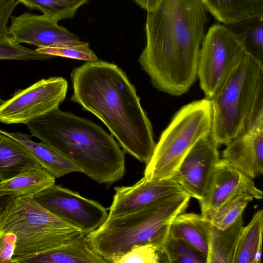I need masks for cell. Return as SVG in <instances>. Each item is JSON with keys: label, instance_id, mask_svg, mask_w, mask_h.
Masks as SVG:
<instances>
[{"label": "cell", "instance_id": "1", "mask_svg": "<svg viewBox=\"0 0 263 263\" xmlns=\"http://www.w3.org/2000/svg\"><path fill=\"white\" fill-rule=\"evenodd\" d=\"M206 12L201 0H160L147 12L146 44L138 61L158 90L180 96L196 81Z\"/></svg>", "mask_w": 263, "mask_h": 263}, {"label": "cell", "instance_id": "2", "mask_svg": "<svg viewBox=\"0 0 263 263\" xmlns=\"http://www.w3.org/2000/svg\"><path fill=\"white\" fill-rule=\"evenodd\" d=\"M70 100L98 117L123 150L146 164L156 146L153 127L136 89L117 65L86 62L71 72Z\"/></svg>", "mask_w": 263, "mask_h": 263}, {"label": "cell", "instance_id": "3", "mask_svg": "<svg viewBox=\"0 0 263 263\" xmlns=\"http://www.w3.org/2000/svg\"><path fill=\"white\" fill-rule=\"evenodd\" d=\"M32 135L99 183L110 185L125 171V153L112 137L86 119L57 108L28 122Z\"/></svg>", "mask_w": 263, "mask_h": 263}, {"label": "cell", "instance_id": "4", "mask_svg": "<svg viewBox=\"0 0 263 263\" xmlns=\"http://www.w3.org/2000/svg\"><path fill=\"white\" fill-rule=\"evenodd\" d=\"M191 198L184 192L132 213L108 216L101 226L86 235V240L108 263H114L136 245H153L161 254L172 222L185 211Z\"/></svg>", "mask_w": 263, "mask_h": 263}, {"label": "cell", "instance_id": "5", "mask_svg": "<svg viewBox=\"0 0 263 263\" xmlns=\"http://www.w3.org/2000/svg\"><path fill=\"white\" fill-rule=\"evenodd\" d=\"M211 135L219 146L244 131L263 107V65L246 52L210 99Z\"/></svg>", "mask_w": 263, "mask_h": 263}, {"label": "cell", "instance_id": "6", "mask_svg": "<svg viewBox=\"0 0 263 263\" xmlns=\"http://www.w3.org/2000/svg\"><path fill=\"white\" fill-rule=\"evenodd\" d=\"M0 231L16 236L11 263L61 246L81 233L41 205L32 196L11 199L0 213Z\"/></svg>", "mask_w": 263, "mask_h": 263}, {"label": "cell", "instance_id": "7", "mask_svg": "<svg viewBox=\"0 0 263 263\" xmlns=\"http://www.w3.org/2000/svg\"><path fill=\"white\" fill-rule=\"evenodd\" d=\"M212 127L210 100L204 98L182 107L162 132L146 164L144 176L149 180L173 178L183 158Z\"/></svg>", "mask_w": 263, "mask_h": 263}, {"label": "cell", "instance_id": "8", "mask_svg": "<svg viewBox=\"0 0 263 263\" xmlns=\"http://www.w3.org/2000/svg\"><path fill=\"white\" fill-rule=\"evenodd\" d=\"M246 52L241 40L226 25L216 24L205 32L198 55L197 77L211 99L233 67Z\"/></svg>", "mask_w": 263, "mask_h": 263}, {"label": "cell", "instance_id": "9", "mask_svg": "<svg viewBox=\"0 0 263 263\" xmlns=\"http://www.w3.org/2000/svg\"><path fill=\"white\" fill-rule=\"evenodd\" d=\"M67 90L68 82L62 77L41 79L18 90L10 99L0 102V122L6 124H26L59 108Z\"/></svg>", "mask_w": 263, "mask_h": 263}, {"label": "cell", "instance_id": "10", "mask_svg": "<svg viewBox=\"0 0 263 263\" xmlns=\"http://www.w3.org/2000/svg\"><path fill=\"white\" fill-rule=\"evenodd\" d=\"M34 198L49 211L87 235L107 219V209L77 192L54 184L35 194Z\"/></svg>", "mask_w": 263, "mask_h": 263}, {"label": "cell", "instance_id": "11", "mask_svg": "<svg viewBox=\"0 0 263 263\" xmlns=\"http://www.w3.org/2000/svg\"><path fill=\"white\" fill-rule=\"evenodd\" d=\"M262 198L263 193L248 177L224 159L216 164L202 199L199 201L204 217L233 199L241 195Z\"/></svg>", "mask_w": 263, "mask_h": 263}, {"label": "cell", "instance_id": "12", "mask_svg": "<svg viewBox=\"0 0 263 263\" xmlns=\"http://www.w3.org/2000/svg\"><path fill=\"white\" fill-rule=\"evenodd\" d=\"M210 134L195 144L173 177L191 197L198 201L203 198L215 166L220 159L219 145Z\"/></svg>", "mask_w": 263, "mask_h": 263}, {"label": "cell", "instance_id": "13", "mask_svg": "<svg viewBox=\"0 0 263 263\" xmlns=\"http://www.w3.org/2000/svg\"><path fill=\"white\" fill-rule=\"evenodd\" d=\"M10 21L9 34L19 44L27 43L41 48L83 42L76 34L59 25L58 21L43 14L25 12L11 16Z\"/></svg>", "mask_w": 263, "mask_h": 263}, {"label": "cell", "instance_id": "14", "mask_svg": "<svg viewBox=\"0 0 263 263\" xmlns=\"http://www.w3.org/2000/svg\"><path fill=\"white\" fill-rule=\"evenodd\" d=\"M223 159L254 179L263 173V107L251 124L227 145Z\"/></svg>", "mask_w": 263, "mask_h": 263}, {"label": "cell", "instance_id": "15", "mask_svg": "<svg viewBox=\"0 0 263 263\" xmlns=\"http://www.w3.org/2000/svg\"><path fill=\"white\" fill-rule=\"evenodd\" d=\"M115 191L108 216L132 213L163 198L185 192L173 178L155 180L145 176L131 186H117Z\"/></svg>", "mask_w": 263, "mask_h": 263}, {"label": "cell", "instance_id": "16", "mask_svg": "<svg viewBox=\"0 0 263 263\" xmlns=\"http://www.w3.org/2000/svg\"><path fill=\"white\" fill-rule=\"evenodd\" d=\"M86 235L78 234L61 246L23 258L18 263H108L90 247Z\"/></svg>", "mask_w": 263, "mask_h": 263}, {"label": "cell", "instance_id": "17", "mask_svg": "<svg viewBox=\"0 0 263 263\" xmlns=\"http://www.w3.org/2000/svg\"><path fill=\"white\" fill-rule=\"evenodd\" d=\"M0 133L15 139L32 155L41 166L55 178L73 172H81L69 159L44 142H36L23 133H10L0 128Z\"/></svg>", "mask_w": 263, "mask_h": 263}, {"label": "cell", "instance_id": "18", "mask_svg": "<svg viewBox=\"0 0 263 263\" xmlns=\"http://www.w3.org/2000/svg\"><path fill=\"white\" fill-rule=\"evenodd\" d=\"M210 227L211 224L201 213L183 212L172 222L169 236L187 242L206 256Z\"/></svg>", "mask_w": 263, "mask_h": 263}, {"label": "cell", "instance_id": "19", "mask_svg": "<svg viewBox=\"0 0 263 263\" xmlns=\"http://www.w3.org/2000/svg\"><path fill=\"white\" fill-rule=\"evenodd\" d=\"M207 12L228 25L263 16V0H201Z\"/></svg>", "mask_w": 263, "mask_h": 263}, {"label": "cell", "instance_id": "20", "mask_svg": "<svg viewBox=\"0 0 263 263\" xmlns=\"http://www.w3.org/2000/svg\"><path fill=\"white\" fill-rule=\"evenodd\" d=\"M39 167L42 166L23 145L0 133V182L27 169Z\"/></svg>", "mask_w": 263, "mask_h": 263}, {"label": "cell", "instance_id": "21", "mask_svg": "<svg viewBox=\"0 0 263 263\" xmlns=\"http://www.w3.org/2000/svg\"><path fill=\"white\" fill-rule=\"evenodd\" d=\"M55 182V178L43 167L30 168L0 182V196H33Z\"/></svg>", "mask_w": 263, "mask_h": 263}, {"label": "cell", "instance_id": "22", "mask_svg": "<svg viewBox=\"0 0 263 263\" xmlns=\"http://www.w3.org/2000/svg\"><path fill=\"white\" fill-rule=\"evenodd\" d=\"M18 4L17 0H0V60H47V55L21 45L10 35L8 23Z\"/></svg>", "mask_w": 263, "mask_h": 263}, {"label": "cell", "instance_id": "23", "mask_svg": "<svg viewBox=\"0 0 263 263\" xmlns=\"http://www.w3.org/2000/svg\"><path fill=\"white\" fill-rule=\"evenodd\" d=\"M243 227L242 216L223 230L211 224L206 263H233Z\"/></svg>", "mask_w": 263, "mask_h": 263}, {"label": "cell", "instance_id": "24", "mask_svg": "<svg viewBox=\"0 0 263 263\" xmlns=\"http://www.w3.org/2000/svg\"><path fill=\"white\" fill-rule=\"evenodd\" d=\"M263 211L256 212L243 226L238 241L233 263H260L262 251Z\"/></svg>", "mask_w": 263, "mask_h": 263}, {"label": "cell", "instance_id": "25", "mask_svg": "<svg viewBox=\"0 0 263 263\" xmlns=\"http://www.w3.org/2000/svg\"><path fill=\"white\" fill-rule=\"evenodd\" d=\"M226 26L241 40L246 52L263 65V16Z\"/></svg>", "mask_w": 263, "mask_h": 263}, {"label": "cell", "instance_id": "26", "mask_svg": "<svg viewBox=\"0 0 263 263\" xmlns=\"http://www.w3.org/2000/svg\"><path fill=\"white\" fill-rule=\"evenodd\" d=\"M88 0H17L26 7L40 10L43 14L59 21L72 17Z\"/></svg>", "mask_w": 263, "mask_h": 263}, {"label": "cell", "instance_id": "27", "mask_svg": "<svg viewBox=\"0 0 263 263\" xmlns=\"http://www.w3.org/2000/svg\"><path fill=\"white\" fill-rule=\"evenodd\" d=\"M254 198L250 195L238 196L228 201L205 218L213 226L221 230L233 224L242 214L248 203Z\"/></svg>", "mask_w": 263, "mask_h": 263}, {"label": "cell", "instance_id": "28", "mask_svg": "<svg viewBox=\"0 0 263 263\" xmlns=\"http://www.w3.org/2000/svg\"><path fill=\"white\" fill-rule=\"evenodd\" d=\"M170 263H206V256L187 242L168 237L161 254Z\"/></svg>", "mask_w": 263, "mask_h": 263}, {"label": "cell", "instance_id": "29", "mask_svg": "<svg viewBox=\"0 0 263 263\" xmlns=\"http://www.w3.org/2000/svg\"><path fill=\"white\" fill-rule=\"evenodd\" d=\"M35 50L52 57H61L87 62L98 60L97 56L90 48L89 43L85 42L79 44H63L37 48Z\"/></svg>", "mask_w": 263, "mask_h": 263}, {"label": "cell", "instance_id": "30", "mask_svg": "<svg viewBox=\"0 0 263 263\" xmlns=\"http://www.w3.org/2000/svg\"><path fill=\"white\" fill-rule=\"evenodd\" d=\"M162 262L160 253L151 245L134 246L130 251L118 258L114 263H159Z\"/></svg>", "mask_w": 263, "mask_h": 263}, {"label": "cell", "instance_id": "31", "mask_svg": "<svg viewBox=\"0 0 263 263\" xmlns=\"http://www.w3.org/2000/svg\"><path fill=\"white\" fill-rule=\"evenodd\" d=\"M15 244L16 236L13 233L0 231V263L11 262Z\"/></svg>", "mask_w": 263, "mask_h": 263}, {"label": "cell", "instance_id": "32", "mask_svg": "<svg viewBox=\"0 0 263 263\" xmlns=\"http://www.w3.org/2000/svg\"><path fill=\"white\" fill-rule=\"evenodd\" d=\"M136 4L147 12L154 10L160 0H135Z\"/></svg>", "mask_w": 263, "mask_h": 263}, {"label": "cell", "instance_id": "33", "mask_svg": "<svg viewBox=\"0 0 263 263\" xmlns=\"http://www.w3.org/2000/svg\"><path fill=\"white\" fill-rule=\"evenodd\" d=\"M13 198L11 196H0V213L4 208L6 204L11 199Z\"/></svg>", "mask_w": 263, "mask_h": 263}, {"label": "cell", "instance_id": "34", "mask_svg": "<svg viewBox=\"0 0 263 263\" xmlns=\"http://www.w3.org/2000/svg\"><path fill=\"white\" fill-rule=\"evenodd\" d=\"M1 101V99H0V102Z\"/></svg>", "mask_w": 263, "mask_h": 263}]
</instances>
